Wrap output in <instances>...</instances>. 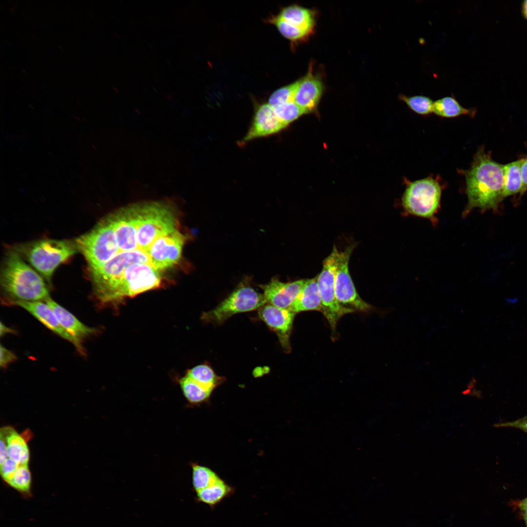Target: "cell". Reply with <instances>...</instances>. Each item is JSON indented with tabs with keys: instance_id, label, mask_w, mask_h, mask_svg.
<instances>
[{
	"instance_id": "6da1fadb",
	"label": "cell",
	"mask_w": 527,
	"mask_h": 527,
	"mask_svg": "<svg viewBox=\"0 0 527 527\" xmlns=\"http://www.w3.org/2000/svg\"><path fill=\"white\" fill-rule=\"evenodd\" d=\"M467 203L463 215L474 208L496 210L503 200L504 165L494 161L484 148H479L469 168L464 172Z\"/></svg>"
},
{
	"instance_id": "7a4b0ae2",
	"label": "cell",
	"mask_w": 527,
	"mask_h": 527,
	"mask_svg": "<svg viewBox=\"0 0 527 527\" xmlns=\"http://www.w3.org/2000/svg\"><path fill=\"white\" fill-rule=\"evenodd\" d=\"M4 303L45 302L50 298L44 278L13 249L7 253L0 272Z\"/></svg>"
},
{
	"instance_id": "3957f363",
	"label": "cell",
	"mask_w": 527,
	"mask_h": 527,
	"mask_svg": "<svg viewBox=\"0 0 527 527\" xmlns=\"http://www.w3.org/2000/svg\"><path fill=\"white\" fill-rule=\"evenodd\" d=\"M50 285L54 271L79 251L75 240L45 239L23 243L13 249Z\"/></svg>"
},
{
	"instance_id": "277c9868",
	"label": "cell",
	"mask_w": 527,
	"mask_h": 527,
	"mask_svg": "<svg viewBox=\"0 0 527 527\" xmlns=\"http://www.w3.org/2000/svg\"><path fill=\"white\" fill-rule=\"evenodd\" d=\"M136 263L150 264L148 254L140 249L119 251L102 265L90 270L93 294L101 306H110L113 293L122 274L127 267Z\"/></svg>"
},
{
	"instance_id": "5b68a950",
	"label": "cell",
	"mask_w": 527,
	"mask_h": 527,
	"mask_svg": "<svg viewBox=\"0 0 527 527\" xmlns=\"http://www.w3.org/2000/svg\"><path fill=\"white\" fill-rule=\"evenodd\" d=\"M137 205L138 247L147 253L155 240L176 229V218L168 203L149 201Z\"/></svg>"
},
{
	"instance_id": "8992f818",
	"label": "cell",
	"mask_w": 527,
	"mask_h": 527,
	"mask_svg": "<svg viewBox=\"0 0 527 527\" xmlns=\"http://www.w3.org/2000/svg\"><path fill=\"white\" fill-rule=\"evenodd\" d=\"M75 240L79 251L85 258L90 270L102 265L120 251L109 215L98 223L91 230Z\"/></svg>"
},
{
	"instance_id": "52a82bcc",
	"label": "cell",
	"mask_w": 527,
	"mask_h": 527,
	"mask_svg": "<svg viewBox=\"0 0 527 527\" xmlns=\"http://www.w3.org/2000/svg\"><path fill=\"white\" fill-rule=\"evenodd\" d=\"M442 187L431 177L409 183L402 198V207L407 214L427 219L436 223L440 207Z\"/></svg>"
},
{
	"instance_id": "ba28073f",
	"label": "cell",
	"mask_w": 527,
	"mask_h": 527,
	"mask_svg": "<svg viewBox=\"0 0 527 527\" xmlns=\"http://www.w3.org/2000/svg\"><path fill=\"white\" fill-rule=\"evenodd\" d=\"M339 251L334 246L330 254L324 261L321 273L317 276V284L321 299V311L328 321L333 333L338 321L344 315L354 310L342 305L335 293V277Z\"/></svg>"
},
{
	"instance_id": "9c48e42d",
	"label": "cell",
	"mask_w": 527,
	"mask_h": 527,
	"mask_svg": "<svg viewBox=\"0 0 527 527\" xmlns=\"http://www.w3.org/2000/svg\"><path fill=\"white\" fill-rule=\"evenodd\" d=\"M265 304L263 294L242 283L216 307L203 312L202 319L206 323L220 324L234 314L259 309Z\"/></svg>"
},
{
	"instance_id": "30bf717a",
	"label": "cell",
	"mask_w": 527,
	"mask_h": 527,
	"mask_svg": "<svg viewBox=\"0 0 527 527\" xmlns=\"http://www.w3.org/2000/svg\"><path fill=\"white\" fill-rule=\"evenodd\" d=\"M161 283L159 271L150 264H131L125 269L116 287L111 306L117 305L126 298L155 289Z\"/></svg>"
},
{
	"instance_id": "8fae6325",
	"label": "cell",
	"mask_w": 527,
	"mask_h": 527,
	"mask_svg": "<svg viewBox=\"0 0 527 527\" xmlns=\"http://www.w3.org/2000/svg\"><path fill=\"white\" fill-rule=\"evenodd\" d=\"M354 247V245H349L339 252L335 277V293L342 305H347L353 309L366 312L371 306L358 295L349 272V260Z\"/></svg>"
},
{
	"instance_id": "7c38bea8",
	"label": "cell",
	"mask_w": 527,
	"mask_h": 527,
	"mask_svg": "<svg viewBox=\"0 0 527 527\" xmlns=\"http://www.w3.org/2000/svg\"><path fill=\"white\" fill-rule=\"evenodd\" d=\"M185 239L176 229L157 238L147 252L151 264L159 271L176 264L181 258Z\"/></svg>"
},
{
	"instance_id": "4fadbf2b",
	"label": "cell",
	"mask_w": 527,
	"mask_h": 527,
	"mask_svg": "<svg viewBox=\"0 0 527 527\" xmlns=\"http://www.w3.org/2000/svg\"><path fill=\"white\" fill-rule=\"evenodd\" d=\"M32 437L29 429L20 433L11 426L2 427L0 431V460H9L18 467L29 466L30 453L28 443Z\"/></svg>"
},
{
	"instance_id": "5bb4252c",
	"label": "cell",
	"mask_w": 527,
	"mask_h": 527,
	"mask_svg": "<svg viewBox=\"0 0 527 527\" xmlns=\"http://www.w3.org/2000/svg\"><path fill=\"white\" fill-rule=\"evenodd\" d=\"M120 251L137 249L138 205L132 204L109 215Z\"/></svg>"
},
{
	"instance_id": "9a60e30c",
	"label": "cell",
	"mask_w": 527,
	"mask_h": 527,
	"mask_svg": "<svg viewBox=\"0 0 527 527\" xmlns=\"http://www.w3.org/2000/svg\"><path fill=\"white\" fill-rule=\"evenodd\" d=\"M296 313L288 309L281 308L265 304L258 309V316L269 328L277 335L285 353L291 351L290 337Z\"/></svg>"
},
{
	"instance_id": "2e32d148",
	"label": "cell",
	"mask_w": 527,
	"mask_h": 527,
	"mask_svg": "<svg viewBox=\"0 0 527 527\" xmlns=\"http://www.w3.org/2000/svg\"><path fill=\"white\" fill-rule=\"evenodd\" d=\"M52 309L60 323L74 339L75 347L80 354L85 356L86 352L82 345L83 342L95 334L96 328L85 325L74 315L54 301L50 297L45 301Z\"/></svg>"
},
{
	"instance_id": "e0dca14e",
	"label": "cell",
	"mask_w": 527,
	"mask_h": 527,
	"mask_svg": "<svg viewBox=\"0 0 527 527\" xmlns=\"http://www.w3.org/2000/svg\"><path fill=\"white\" fill-rule=\"evenodd\" d=\"M287 126L276 116L273 107L268 103L257 106L253 121L242 142L246 143L252 140L277 133Z\"/></svg>"
},
{
	"instance_id": "ac0fdd59",
	"label": "cell",
	"mask_w": 527,
	"mask_h": 527,
	"mask_svg": "<svg viewBox=\"0 0 527 527\" xmlns=\"http://www.w3.org/2000/svg\"><path fill=\"white\" fill-rule=\"evenodd\" d=\"M324 86L320 78L313 73L312 66H309L306 74L297 80L293 94V101L305 112L315 110L323 93Z\"/></svg>"
},
{
	"instance_id": "d6986e66",
	"label": "cell",
	"mask_w": 527,
	"mask_h": 527,
	"mask_svg": "<svg viewBox=\"0 0 527 527\" xmlns=\"http://www.w3.org/2000/svg\"><path fill=\"white\" fill-rule=\"evenodd\" d=\"M305 280L284 283L274 278L268 283L259 286L263 291L266 303L288 309L301 291Z\"/></svg>"
},
{
	"instance_id": "ffe728a7",
	"label": "cell",
	"mask_w": 527,
	"mask_h": 527,
	"mask_svg": "<svg viewBox=\"0 0 527 527\" xmlns=\"http://www.w3.org/2000/svg\"><path fill=\"white\" fill-rule=\"evenodd\" d=\"M13 305L26 310L47 328L75 346L74 339L61 325L53 310L45 302H18Z\"/></svg>"
},
{
	"instance_id": "44dd1931",
	"label": "cell",
	"mask_w": 527,
	"mask_h": 527,
	"mask_svg": "<svg viewBox=\"0 0 527 527\" xmlns=\"http://www.w3.org/2000/svg\"><path fill=\"white\" fill-rule=\"evenodd\" d=\"M288 309L295 313L309 310L321 312V299L317 276L306 279L301 291Z\"/></svg>"
},
{
	"instance_id": "7402d4cb",
	"label": "cell",
	"mask_w": 527,
	"mask_h": 527,
	"mask_svg": "<svg viewBox=\"0 0 527 527\" xmlns=\"http://www.w3.org/2000/svg\"><path fill=\"white\" fill-rule=\"evenodd\" d=\"M278 15L289 23L311 35L315 26V15L312 10L297 4L281 9Z\"/></svg>"
},
{
	"instance_id": "603a6c76",
	"label": "cell",
	"mask_w": 527,
	"mask_h": 527,
	"mask_svg": "<svg viewBox=\"0 0 527 527\" xmlns=\"http://www.w3.org/2000/svg\"><path fill=\"white\" fill-rule=\"evenodd\" d=\"M234 488L220 478L208 487L196 492V500L214 508L224 499L233 494Z\"/></svg>"
},
{
	"instance_id": "cb8c5ba5",
	"label": "cell",
	"mask_w": 527,
	"mask_h": 527,
	"mask_svg": "<svg viewBox=\"0 0 527 527\" xmlns=\"http://www.w3.org/2000/svg\"><path fill=\"white\" fill-rule=\"evenodd\" d=\"M523 159L504 165V186L502 199L509 196L522 193L523 182L521 165Z\"/></svg>"
},
{
	"instance_id": "d4e9b609",
	"label": "cell",
	"mask_w": 527,
	"mask_h": 527,
	"mask_svg": "<svg viewBox=\"0 0 527 527\" xmlns=\"http://www.w3.org/2000/svg\"><path fill=\"white\" fill-rule=\"evenodd\" d=\"M433 112L444 118H455L462 115H473L475 109L466 108L455 97L446 96L434 101Z\"/></svg>"
},
{
	"instance_id": "484cf974",
	"label": "cell",
	"mask_w": 527,
	"mask_h": 527,
	"mask_svg": "<svg viewBox=\"0 0 527 527\" xmlns=\"http://www.w3.org/2000/svg\"><path fill=\"white\" fill-rule=\"evenodd\" d=\"M185 376L205 389L211 391L223 382L224 379L218 376L207 364L194 366L187 371Z\"/></svg>"
},
{
	"instance_id": "4316f807",
	"label": "cell",
	"mask_w": 527,
	"mask_h": 527,
	"mask_svg": "<svg viewBox=\"0 0 527 527\" xmlns=\"http://www.w3.org/2000/svg\"><path fill=\"white\" fill-rule=\"evenodd\" d=\"M266 21L276 26L283 36L293 43L304 41L310 35L303 30L285 20L278 14L271 16Z\"/></svg>"
},
{
	"instance_id": "83f0119b",
	"label": "cell",
	"mask_w": 527,
	"mask_h": 527,
	"mask_svg": "<svg viewBox=\"0 0 527 527\" xmlns=\"http://www.w3.org/2000/svg\"><path fill=\"white\" fill-rule=\"evenodd\" d=\"M179 384L185 398L191 404H199L206 401L212 391L205 389L185 375L180 379Z\"/></svg>"
},
{
	"instance_id": "f1b7e54d",
	"label": "cell",
	"mask_w": 527,
	"mask_h": 527,
	"mask_svg": "<svg viewBox=\"0 0 527 527\" xmlns=\"http://www.w3.org/2000/svg\"><path fill=\"white\" fill-rule=\"evenodd\" d=\"M399 98L410 109L418 114L426 116L433 112L434 101L429 97L422 95L407 96L401 94Z\"/></svg>"
},
{
	"instance_id": "f546056e",
	"label": "cell",
	"mask_w": 527,
	"mask_h": 527,
	"mask_svg": "<svg viewBox=\"0 0 527 527\" xmlns=\"http://www.w3.org/2000/svg\"><path fill=\"white\" fill-rule=\"evenodd\" d=\"M192 486L197 492L214 483L220 477L212 470L196 464L192 465Z\"/></svg>"
},
{
	"instance_id": "4dcf8cb0",
	"label": "cell",
	"mask_w": 527,
	"mask_h": 527,
	"mask_svg": "<svg viewBox=\"0 0 527 527\" xmlns=\"http://www.w3.org/2000/svg\"><path fill=\"white\" fill-rule=\"evenodd\" d=\"M273 108L277 118L286 126L305 114L293 101L280 104Z\"/></svg>"
},
{
	"instance_id": "1f68e13d",
	"label": "cell",
	"mask_w": 527,
	"mask_h": 527,
	"mask_svg": "<svg viewBox=\"0 0 527 527\" xmlns=\"http://www.w3.org/2000/svg\"><path fill=\"white\" fill-rule=\"evenodd\" d=\"M297 84V81L276 90L269 96L267 103L274 108L280 104L293 101Z\"/></svg>"
},
{
	"instance_id": "d6a6232c",
	"label": "cell",
	"mask_w": 527,
	"mask_h": 527,
	"mask_svg": "<svg viewBox=\"0 0 527 527\" xmlns=\"http://www.w3.org/2000/svg\"><path fill=\"white\" fill-rule=\"evenodd\" d=\"M0 366L1 368H5L9 364L16 360L17 356L13 351L8 349L1 344L0 345Z\"/></svg>"
},
{
	"instance_id": "836d02e7",
	"label": "cell",
	"mask_w": 527,
	"mask_h": 527,
	"mask_svg": "<svg viewBox=\"0 0 527 527\" xmlns=\"http://www.w3.org/2000/svg\"><path fill=\"white\" fill-rule=\"evenodd\" d=\"M521 172L523 182L522 194L527 190V157L523 159L521 165Z\"/></svg>"
},
{
	"instance_id": "e575fe53",
	"label": "cell",
	"mask_w": 527,
	"mask_h": 527,
	"mask_svg": "<svg viewBox=\"0 0 527 527\" xmlns=\"http://www.w3.org/2000/svg\"><path fill=\"white\" fill-rule=\"evenodd\" d=\"M503 425H504V426H514L527 432V417L518 420L516 422L505 424Z\"/></svg>"
},
{
	"instance_id": "d590c367",
	"label": "cell",
	"mask_w": 527,
	"mask_h": 527,
	"mask_svg": "<svg viewBox=\"0 0 527 527\" xmlns=\"http://www.w3.org/2000/svg\"><path fill=\"white\" fill-rule=\"evenodd\" d=\"M519 508L522 512L526 527H527V497L520 502Z\"/></svg>"
},
{
	"instance_id": "8d00e7d4",
	"label": "cell",
	"mask_w": 527,
	"mask_h": 527,
	"mask_svg": "<svg viewBox=\"0 0 527 527\" xmlns=\"http://www.w3.org/2000/svg\"><path fill=\"white\" fill-rule=\"evenodd\" d=\"M16 333L15 330L10 327H8L5 324L2 322L0 323V336H2L6 334H15Z\"/></svg>"
},
{
	"instance_id": "74e56055",
	"label": "cell",
	"mask_w": 527,
	"mask_h": 527,
	"mask_svg": "<svg viewBox=\"0 0 527 527\" xmlns=\"http://www.w3.org/2000/svg\"><path fill=\"white\" fill-rule=\"evenodd\" d=\"M522 9L523 15L527 19V0L523 2Z\"/></svg>"
}]
</instances>
